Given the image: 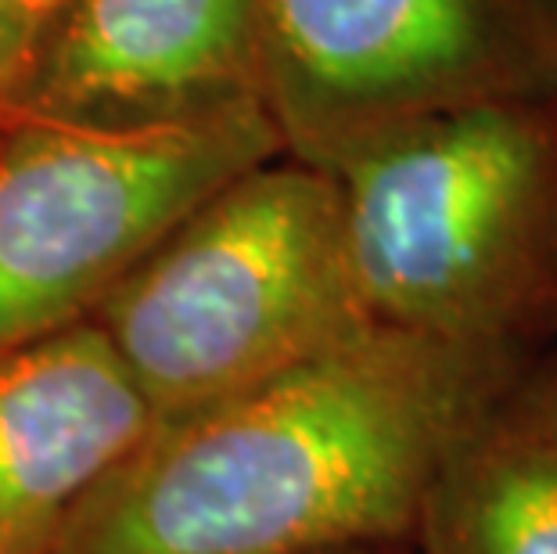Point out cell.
Instances as JSON below:
<instances>
[{
  "label": "cell",
  "instance_id": "52a82bcc",
  "mask_svg": "<svg viewBox=\"0 0 557 554\" xmlns=\"http://www.w3.org/2000/svg\"><path fill=\"white\" fill-rule=\"evenodd\" d=\"M156 410L83 321L0 357V554H47L76 508L134 457Z\"/></svg>",
  "mask_w": 557,
  "mask_h": 554
},
{
  "label": "cell",
  "instance_id": "7a4b0ae2",
  "mask_svg": "<svg viewBox=\"0 0 557 554\" xmlns=\"http://www.w3.org/2000/svg\"><path fill=\"white\" fill-rule=\"evenodd\" d=\"M367 324L540 353L557 338V98L407 123L327 170Z\"/></svg>",
  "mask_w": 557,
  "mask_h": 554
},
{
  "label": "cell",
  "instance_id": "277c9868",
  "mask_svg": "<svg viewBox=\"0 0 557 554\" xmlns=\"http://www.w3.org/2000/svg\"><path fill=\"white\" fill-rule=\"evenodd\" d=\"M277 156L263 104L148 130H0V357L90 321L191 209Z\"/></svg>",
  "mask_w": 557,
  "mask_h": 554
},
{
  "label": "cell",
  "instance_id": "8992f818",
  "mask_svg": "<svg viewBox=\"0 0 557 554\" xmlns=\"http://www.w3.org/2000/svg\"><path fill=\"white\" fill-rule=\"evenodd\" d=\"M242 104H263L256 0H62L15 123L148 130Z\"/></svg>",
  "mask_w": 557,
  "mask_h": 554
},
{
  "label": "cell",
  "instance_id": "5b68a950",
  "mask_svg": "<svg viewBox=\"0 0 557 554\" xmlns=\"http://www.w3.org/2000/svg\"><path fill=\"white\" fill-rule=\"evenodd\" d=\"M284 156L335 170L424 115L557 98V0H256Z\"/></svg>",
  "mask_w": 557,
  "mask_h": 554
},
{
  "label": "cell",
  "instance_id": "30bf717a",
  "mask_svg": "<svg viewBox=\"0 0 557 554\" xmlns=\"http://www.w3.org/2000/svg\"><path fill=\"white\" fill-rule=\"evenodd\" d=\"M331 554H413L407 544H388V547H349V551H331Z\"/></svg>",
  "mask_w": 557,
  "mask_h": 554
},
{
  "label": "cell",
  "instance_id": "9c48e42d",
  "mask_svg": "<svg viewBox=\"0 0 557 554\" xmlns=\"http://www.w3.org/2000/svg\"><path fill=\"white\" fill-rule=\"evenodd\" d=\"M62 0H0V130L15 123L18 94Z\"/></svg>",
  "mask_w": 557,
  "mask_h": 554
},
{
  "label": "cell",
  "instance_id": "ba28073f",
  "mask_svg": "<svg viewBox=\"0 0 557 554\" xmlns=\"http://www.w3.org/2000/svg\"><path fill=\"white\" fill-rule=\"evenodd\" d=\"M410 551L557 554V349L521 360L449 446Z\"/></svg>",
  "mask_w": 557,
  "mask_h": 554
},
{
  "label": "cell",
  "instance_id": "6da1fadb",
  "mask_svg": "<svg viewBox=\"0 0 557 554\" xmlns=\"http://www.w3.org/2000/svg\"><path fill=\"white\" fill-rule=\"evenodd\" d=\"M532 353L363 324L156 426L47 554H331L407 544L435 471Z\"/></svg>",
  "mask_w": 557,
  "mask_h": 554
},
{
  "label": "cell",
  "instance_id": "3957f363",
  "mask_svg": "<svg viewBox=\"0 0 557 554\" xmlns=\"http://www.w3.org/2000/svg\"><path fill=\"white\" fill-rule=\"evenodd\" d=\"M90 324L159 426L360 332L335 176L288 156L238 173L129 270Z\"/></svg>",
  "mask_w": 557,
  "mask_h": 554
}]
</instances>
